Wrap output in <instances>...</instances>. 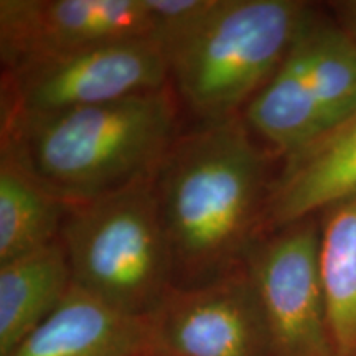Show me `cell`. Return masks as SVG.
Returning a JSON list of instances; mask_svg holds the SVG:
<instances>
[{"mask_svg":"<svg viewBox=\"0 0 356 356\" xmlns=\"http://www.w3.org/2000/svg\"><path fill=\"white\" fill-rule=\"evenodd\" d=\"M269 157L243 115L181 134L154 177L175 287L222 279L246 266L264 236Z\"/></svg>","mask_w":356,"mask_h":356,"instance_id":"6da1fadb","label":"cell"},{"mask_svg":"<svg viewBox=\"0 0 356 356\" xmlns=\"http://www.w3.org/2000/svg\"><path fill=\"white\" fill-rule=\"evenodd\" d=\"M172 84L126 99L2 122L33 175L70 204L155 177L180 134Z\"/></svg>","mask_w":356,"mask_h":356,"instance_id":"7a4b0ae2","label":"cell"},{"mask_svg":"<svg viewBox=\"0 0 356 356\" xmlns=\"http://www.w3.org/2000/svg\"><path fill=\"white\" fill-rule=\"evenodd\" d=\"M309 10L296 0H216L167 51L178 101L202 122L243 115L284 61Z\"/></svg>","mask_w":356,"mask_h":356,"instance_id":"3957f363","label":"cell"},{"mask_svg":"<svg viewBox=\"0 0 356 356\" xmlns=\"http://www.w3.org/2000/svg\"><path fill=\"white\" fill-rule=\"evenodd\" d=\"M60 238L74 286L115 309L150 315L175 287L154 177L71 204Z\"/></svg>","mask_w":356,"mask_h":356,"instance_id":"277c9868","label":"cell"},{"mask_svg":"<svg viewBox=\"0 0 356 356\" xmlns=\"http://www.w3.org/2000/svg\"><path fill=\"white\" fill-rule=\"evenodd\" d=\"M170 84L167 53L154 38L83 48L2 73V122L88 108Z\"/></svg>","mask_w":356,"mask_h":356,"instance_id":"5b68a950","label":"cell"},{"mask_svg":"<svg viewBox=\"0 0 356 356\" xmlns=\"http://www.w3.org/2000/svg\"><path fill=\"white\" fill-rule=\"evenodd\" d=\"M320 229L312 218L262 236L246 266L264 305L270 356H338L318 277Z\"/></svg>","mask_w":356,"mask_h":356,"instance_id":"8992f818","label":"cell"},{"mask_svg":"<svg viewBox=\"0 0 356 356\" xmlns=\"http://www.w3.org/2000/svg\"><path fill=\"white\" fill-rule=\"evenodd\" d=\"M152 356H270L264 305L248 266L172 287L152 314Z\"/></svg>","mask_w":356,"mask_h":356,"instance_id":"52a82bcc","label":"cell"},{"mask_svg":"<svg viewBox=\"0 0 356 356\" xmlns=\"http://www.w3.org/2000/svg\"><path fill=\"white\" fill-rule=\"evenodd\" d=\"M132 38L155 40L149 0H0L3 71Z\"/></svg>","mask_w":356,"mask_h":356,"instance_id":"ba28073f","label":"cell"},{"mask_svg":"<svg viewBox=\"0 0 356 356\" xmlns=\"http://www.w3.org/2000/svg\"><path fill=\"white\" fill-rule=\"evenodd\" d=\"M356 198V113L286 157L266 202L264 234Z\"/></svg>","mask_w":356,"mask_h":356,"instance_id":"9c48e42d","label":"cell"},{"mask_svg":"<svg viewBox=\"0 0 356 356\" xmlns=\"http://www.w3.org/2000/svg\"><path fill=\"white\" fill-rule=\"evenodd\" d=\"M152 355L150 315L127 314L73 284L58 309L7 356Z\"/></svg>","mask_w":356,"mask_h":356,"instance_id":"30bf717a","label":"cell"},{"mask_svg":"<svg viewBox=\"0 0 356 356\" xmlns=\"http://www.w3.org/2000/svg\"><path fill=\"white\" fill-rule=\"evenodd\" d=\"M73 287L58 241L0 264V356H7L58 309Z\"/></svg>","mask_w":356,"mask_h":356,"instance_id":"8fae6325","label":"cell"},{"mask_svg":"<svg viewBox=\"0 0 356 356\" xmlns=\"http://www.w3.org/2000/svg\"><path fill=\"white\" fill-rule=\"evenodd\" d=\"M243 119L256 137L286 157L330 131L297 37L269 83L244 109Z\"/></svg>","mask_w":356,"mask_h":356,"instance_id":"7c38bea8","label":"cell"},{"mask_svg":"<svg viewBox=\"0 0 356 356\" xmlns=\"http://www.w3.org/2000/svg\"><path fill=\"white\" fill-rule=\"evenodd\" d=\"M70 204L44 186L8 142L0 147V264L60 239Z\"/></svg>","mask_w":356,"mask_h":356,"instance_id":"4fadbf2b","label":"cell"},{"mask_svg":"<svg viewBox=\"0 0 356 356\" xmlns=\"http://www.w3.org/2000/svg\"><path fill=\"white\" fill-rule=\"evenodd\" d=\"M318 277L337 355L356 356V198L327 210L320 228Z\"/></svg>","mask_w":356,"mask_h":356,"instance_id":"5bb4252c","label":"cell"},{"mask_svg":"<svg viewBox=\"0 0 356 356\" xmlns=\"http://www.w3.org/2000/svg\"><path fill=\"white\" fill-rule=\"evenodd\" d=\"M310 86L330 129L356 113V43L340 25L307 13L297 33Z\"/></svg>","mask_w":356,"mask_h":356,"instance_id":"9a60e30c","label":"cell"},{"mask_svg":"<svg viewBox=\"0 0 356 356\" xmlns=\"http://www.w3.org/2000/svg\"><path fill=\"white\" fill-rule=\"evenodd\" d=\"M335 12L337 22L356 43V0H345V2L330 3Z\"/></svg>","mask_w":356,"mask_h":356,"instance_id":"2e32d148","label":"cell"}]
</instances>
